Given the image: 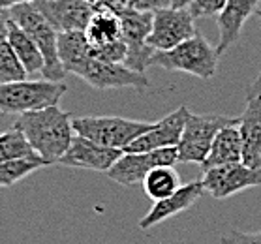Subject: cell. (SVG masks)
<instances>
[{
  "label": "cell",
  "instance_id": "1",
  "mask_svg": "<svg viewBox=\"0 0 261 244\" xmlns=\"http://www.w3.org/2000/svg\"><path fill=\"white\" fill-rule=\"evenodd\" d=\"M15 128L23 131L32 150L43 161H47V166L59 164L66 150L70 149L75 133L71 126V115L59 105L19 115Z\"/></svg>",
  "mask_w": 261,
  "mask_h": 244
},
{
  "label": "cell",
  "instance_id": "2",
  "mask_svg": "<svg viewBox=\"0 0 261 244\" xmlns=\"http://www.w3.org/2000/svg\"><path fill=\"white\" fill-rule=\"evenodd\" d=\"M8 17L27 32L32 42L38 45L43 57V79L62 81L66 77V70L59 57V32L47 21V17L40 12L36 2H24L6 10Z\"/></svg>",
  "mask_w": 261,
  "mask_h": 244
},
{
  "label": "cell",
  "instance_id": "3",
  "mask_svg": "<svg viewBox=\"0 0 261 244\" xmlns=\"http://www.w3.org/2000/svg\"><path fill=\"white\" fill-rule=\"evenodd\" d=\"M218 59L216 47H213L201 34H196L169 51H154L150 66H158L167 72L190 73L197 79H213L218 68Z\"/></svg>",
  "mask_w": 261,
  "mask_h": 244
},
{
  "label": "cell",
  "instance_id": "4",
  "mask_svg": "<svg viewBox=\"0 0 261 244\" xmlns=\"http://www.w3.org/2000/svg\"><path fill=\"white\" fill-rule=\"evenodd\" d=\"M62 81L36 79V81H15V83L0 85V113L23 115L29 111H38L51 105H59L66 94Z\"/></svg>",
  "mask_w": 261,
  "mask_h": 244
},
{
  "label": "cell",
  "instance_id": "5",
  "mask_svg": "<svg viewBox=\"0 0 261 244\" xmlns=\"http://www.w3.org/2000/svg\"><path fill=\"white\" fill-rule=\"evenodd\" d=\"M154 122L132 120L124 117H77L71 119L75 135L87 137L90 141L107 149L124 150L132 141L145 133Z\"/></svg>",
  "mask_w": 261,
  "mask_h": 244
},
{
  "label": "cell",
  "instance_id": "6",
  "mask_svg": "<svg viewBox=\"0 0 261 244\" xmlns=\"http://www.w3.org/2000/svg\"><path fill=\"white\" fill-rule=\"evenodd\" d=\"M239 124V119L222 117V115H194L190 113L184 124L182 135L177 145L178 161L199 164L207 160L208 150L213 147L214 137L226 126Z\"/></svg>",
  "mask_w": 261,
  "mask_h": 244
},
{
  "label": "cell",
  "instance_id": "7",
  "mask_svg": "<svg viewBox=\"0 0 261 244\" xmlns=\"http://www.w3.org/2000/svg\"><path fill=\"white\" fill-rule=\"evenodd\" d=\"M73 75L81 77L87 85L96 90L111 89H134L145 92L150 87L145 73H139L124 64H113L96 59L94 55L73 70Z\"/></svg>",
  "mask_w": 261,
  "mask_h": 244
},
{
  "label": "cell",
  "instance_id": "8",
  "mask_svg": "<svg viewBox=\"0 0 261 244\" xmlns=\"http://www.w3.org/2000/svg\"><path fill=\"white\" fill-rule=\"evenodd\" d=\"M196 17L188 8H164L152 13V29L147 43L154 51H169L197 34Z\"/></svg>",
  "mask_w": 261,
  "mask_h": 244
},
{
  "label": "cell",
  "instance_id": "9",
  "mask_svg": "<svg viewBox=\"0 0 261 244\" xmlns=\"http://www.w3.org/2000/svg\"><path fill=\"white\" fill-rule=\"evenodd\" d=\"M177 161V147L148 150V152H124L106 175L117 184L130 188V186L141 184L148 171H152L154 167H175Z\"/></svg>",
  "mask_w": 261,
  "mask_h": 244
},
{
  "label": "cell",
  "instance_id": "10",
  "mask_svg": "<svg viewBox=\"0 0 261 244\" xmlns=\"http://www.w3.org/2000/svg\"><path fill=\"white\" fill-rule=\"evenodd\" d=\"M119 17L122 24V40L128 45V57L124 66L139 73H145L154 55V49H150L147 43V38L152 29V13L126 8L119 13Z\"/></svg>",
  "mask_w": 261,
  "mask_h": 244
},
{
  "label": "cell",
  "instance_id": "11",
  "mask_svg": "<svg viewBox=\"0 0 261 244\" xmlns=\"http://www.w3.org/2000/svg\"><path fill=\"white\" fill-rule=\"evenodd\" d=\"M201 182L205 192L214 199H227L235 194L261 186V169H252L243 161L227 164L203 171Z\"/></svg>",
  "mask_w": 261,
  "mask_h": 244
},
{
  "label": "cell",
  "instance_id": "12",
  "mask_svg": "<svg viewBox=\"0 0 261 244\" xmlns=\"http://www.w3.org/2000/svg\"><path fill=\"white\" fill-rule=\"evenodd\" d=\"M188 115H190L188 107L180 105L178 109L166 115L162 120L154 122L145 133L137 137L136 141H132L124 149V152H148V150L177 147L178 141H180V135H182Z\"/></svg>",
  "mask_w": 261,
  "mask_h": 244
},
{
  "label": "cell",
  "instance_id": "13",
  "mask_svg": "<svg viewBox=\"0 0 261 244\" xmlns=\"http://www.w3.org/2000/svg\"><path fill=\"white\" fill-rule=\"evenodd\" d=\"M122 154H124V150L107 149L87 137L73 135L70 149L66 150V154L59 160V166L107 173Z\"/></svg>",
  "mask_w": 261,
  "mask_h": 244
},
{
  "label": "cell",
  "instance_id": "14",
  "mask_svg": "<svg viewBox=\"0 0 261 244\" xmlns=\"http://www.w3.org/2000/svg\"><path fill=\"white\" fill-rule=\"evenodd\" d=\"M40 12L47 17L57 32L87 29L96 6L89 0H34Z\"/></svg>",
  "mask_w": 261,
  "mask_h": 244
},
{
  "label": "cell",
  "instance_id": "15",
  "mask_svg": "<svg viewBox=\"0 0 261 244\" xmlns=\"http://www.w3.org/2000/svg\"><path fill=\"white\" fill-rule=\"evenodd\" d=\"M203 194H205V188H203L201 179L192 180L188 184H182L173 196L166 197L162 201H156L152 205V208L139 220V229H143V231L152 229V227L162 224V222H166L169 218H173V216L188 210V208H192L201 199Z\"/></svg>",
  "mask_w": 261,
  "mask_h": 244
},
{
  "label": "cell",
  "instance_id": "16",
  "mask_svg": "<svg viewBox=\"0 0 261 244\" xmlns=\"http://www.w3.org/2000/svg\"><path fill=\"white\" fill-rule=\"evenodd\" d=\"M257 4H259V0H227L224 10L216 15L220 30L216 51L220 57L226 53L227 49H231V45L237 43L244 23L248 21L252 13L257 12Z\"/></svg>",
  "mask_w": 261,
  "mask_h": 244
},
{
  "label": "cell",
  "instance_id": "17",
  "mask_svg": "<svg viewBox=\"0 0 261 244\" xmlns=\"http://www.w3.org/2000/svg\"><path fill=\"white\" fill-rule=\"evenodd\" d=\"M239 131L243 139V164L261 169V96L246 98V107L239 117Z\"/></svg>",
  "mask_w": 261,
  "mask_h": 244
},
{
  "label": "cell",
  "instance_id": "18",
  "mask_svg": "<svg viewBox=\"0 0 261 244\" xmlns=\"http://www.w3.org/2000/svg\"><path fill=\"white\" fill-rule=\"evenodd\" d=\"M243 161V139L239 124L226 126L218 131V135L214 137L213 147L208 150L207 160L201 164V169H213V167L227 166V164H237Z\"/></svg>",
  "mask_w": 261,
  "mask_h": 244
},
{
  "label": "cell",
  "instance_id": "19",
  "mask_svg": "<svg viewBox=\"0 0 261 244\" xmlns=\"http://www.w3.org/2000/svg\"><path fill=\"white\" fill-rule=\"evenodd\" d=\"M85 36L92 49H100L117 40H122V24L119 13L106 6H98L85 29Z\"/></svg>",
  "mask_w": 261,
  "mask_h": 244
},
{
  "label": "cell",
  "instance_id": "20",
  "mask_svg": "<svg viewBox=\"0 0 261 244\" xmlns=\"http://www.w3.org/2000/svg\"><path fill=\"white\" fill-rule=\"evenodd\" d=\"M6 40L19 57L21 64L24 66L27 73H42L43 72V57L32 38L19 29L6 13Z\"/></svg>",
  "mask_w": 261,
  "mask_h": 244
},
{
  "label": "cell",
  "instance_id": "21",
  "mask_svg": "<svg viewBox=\"0 0 261 244\" xmlns=\"http://www.w3.org/2000/svg\"><path fill=\"white\" fill-rule=\"evenodd\" d=\"M59 57L64 66L66 73H73V70L81 66L87 59L92 57V45L89 43L83 30H71L59 34Z\"/></svg>",
  "mask_w": 261,
  "mask_h": 244
},
{
  "label": "cell",
  "instance_id": "22",
  "mask_svg": "<svg viewBox=\"0 0 261 244\" xmlns=\"http://www.w3.org/2000/svg\"><path fill=\"white\" fill-rule=\"evenodd\" d=\"M141 184L143 192L156 203L173 196L180 188V177H178L177 169L171 166L154 167L152 171H148V175L145 177Z\"/></svg>",
  "mask_w": 261,
  "mask_h": 244
},
{
  "label": "cell",
  "instance_id": "23",
  "mask_svg": "<svg viewBox=\"0 0 261 244\" xmlns=\"http://www.w3.org/2000/svg\"><path fill=\"white\" fill-rule=\"evenodd\" d=\"M42 167H47V161H43L40 156L4 161V164H0V188L17 184L19 180L27 179L29 175L40 171Z\"/></svg>",
  "mask_w": 261,
  "mask_h": 244
},
{
  "label": "cell",
  "instance_id": "24",
  "mask_svg": "<svg viewBox=\"0 0 261 244\" xmlns=\"http://www.w3.org/2000/svg\"><path fill=\"white\" fill-rule=\"evenodd\" d=\"M30 156H38L32 150L27 137L19 128H10L8 131L0 133V164L10 160H17V158H30Z\"/></svg>",
  "mask_w": 261,
  "mask_h": 244
},
{
  "label": "cell",
  "instance_id": "25",
  "mask_svg": "<svg viewBox=\"0 0 261 244\" xmlns=\"http://www.w3.org/2000/svg\"><path fill=\"white\" fill-rule=\"evenodd\" d=\"M27 70L21 64L19 57L8 43V40H0V85L15 83V81H24L27 79Z\"/></svg>",
  "mask_w": 261,
  "mask_h": 244
},
{
  "label": "cell",
  "instance_id": "26",
  "mask_svg": "<svg viewBox=\"0 0 261 244\" xmlns=\"http://www.w3.org/2000/svg\"><path fill=\"white\" fill-rule=\"evenodd\" d=\"M226 4L227 0H192L188 10H190L192 15L196 19L211 17V15H218Z\"/></svg>",
  "mask_w": 261,
  "mask_h": 244
},
{
  "label": "cell",
  "instance_id": "27",
  "mask_svg": "<svg viewBox=\"0 0 261 244\" xmlns=\"http://www.w3.org/2000/svg\"><path fill=\"white\" fill-rule=\"evenodd\" d=\"M218 244H261V231L246 233L239 231V229H231V231L224 233L220 237Z\"/></svg>",
  "mask_w": 261,
  "mask_h": 244
},
{
  "label": "cell",
  "instance_id": "28",
  "mask_svg": "<svg viewBox=\"0 0 261 244\" xmlns=\"http://www.w3.org/2000/svg\"><path fill=\"white\" fill-rule=\"evenodd\" d=\"M124 4L130 10L154 13L164 8H171V0H124Z\"/></svg>",
  "mask_w": 261,
  "mask_h": 244
},
{
  "label": "cell",
  "instance_id": "29",
  "mask_svg": "<svg viewBox=\"0 0 261 244\" xmlns=\"http://www.w3.org/2000/svg\"><path fill=\"white\" fill-rule=\"evenodd\" d=\"M257 17H259L261 23V10H257ZM255 96H261V62H259V70H257V75L252 81V85L248 87V98H255Z\"/></svg>",
  "mask_w": 261,
  "mask_h": 244
},
{
  "label": "cell",
  "instance_id": "30",
  "mask_svg": "<svg viewBox=\"0 0 261 244\" xmlns=\"http://www.w3.org/2000/svg\"><path fill=\"white\" fill-rule=\"evenodd\" d=\"M24 2H34V0H0V12H6L10 8L17 6V4H24Z\"/></svg>",
  "mask_w": 261,
  "mask_h": 244
},
{
  "label": "cell",
  "instance_id": "31",
  "mask_svg": "<svg viewBox=\"0 0 261 244\" xmlns=\"http://www.w3.org/2000/svg\"><path fill=\"white\" fill-rule=\"evenodd\" d=\"M192 0H171V8H190Z\"/></svg>",
  "mask_w": 261,
  "mask_h": 244
},
{
  "label": "cell",
  "instance_id": "32",
  "mask_svg": "<svg viewBox=\"0 0 261 244\" xmlns=\"http://www.w3.org/2000/svg\"><path fill=\"white\" fill-rule=\"evenodd\" d=\"M4 38H6V15H4V23L0 24V40H4Z\"/></svg>",
  "mask_w": 261,
  "mask_h": 244
},
{
  "label": "cell",
  "instance_id": "33",
  "mask_svg": "<svg viewBox=\"0 0 261 244\" xmlns=\"http://www.w3.org/2000/svg\"><path fill=\"white\" fill-rule=\"evenodd\" d=\"M4 15H6V13H4V12H0V24L4 23Z\"/></svg>",
  "mask_w": 261,
  "mask_h": 244
}]
</instances>
